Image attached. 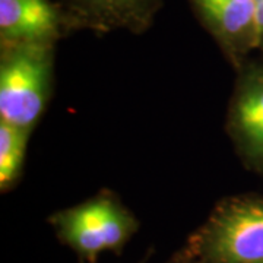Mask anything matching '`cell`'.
Segmentation results:
<instances>
[{"label":"cell","mask_w":263,"mask_h":263,"mask_svg":"<svg viewBox=\"0 0 263 263\" xmlns=\"http://www.w3.org/2000/svg\"><path fill=\"white\" fill-rule=\"evenodd\" d=\"M31 133L0 120V190L3 193L19 183Z\"/></svg>","instance_id":"ba28073f"},{"label":"cell","mask_w":263,"mask_h":263,"mask_svg":"<svg viewBox=\"0 0 263 263\" xmlns=\"http://www.w3.org/2000/svg\"><path fill=\"white\" fill-rule=\"evenodd\" d=\"M253 9L257 32V50L263 53V0H253Z\"/></svg>","instance_id":"9c48e42d"},{"label":"cell","mask_w":263,"mask_h":263,"mask_svg":"<svg viewBox=\"0 0 263 263\" xmlns=\"http://www.w3.org/2000/svg\"><path fill=\"white\" fill-rule=\"evenodd\" d=\"M196 19L238 70L257 50L253 0H189Z\"/></svg>","instance_id":"5b68a950"},{"label":"cell","mask_w":263,"mask_h":263,"mask_svg":"<svg viewBox=\"0 0 263 263\" xmlns=\"http://www.w3.org/2000/svg\"><path fill=\"white\" fill-rule=\"evenodd\" d=\"M67 34L91 31L97 37L126 29L143 34L152 27L164 0H57Z\"/></svg>","instance_id":"8992f818"},{"label":"cell","mask_w":263,"mask_h":263,"mask_svg":"<svg viewBox=\"0 0 263 263\" xmlns=\"http://www.w3.org/2000/svg\"><path fill=\"white\" fill-rule=\"evenodd\" d=\"M187 250L203 263H263V196L222 199Z\"/></svg>","instance_id":"7a4b0ae2"},{"label":"cell","mask_w":263,"mask_h":263,"mask_svg":"<svg viewBox=\"0 0 263 263\" xmlns=\"http://www.w3.org/2000/svg\"><path fill=\"white\" fill-rule=\"evenodd\" d=\"M168 263H203V262H200L197 257H195V256H193V254L190 253L187 249H186L184 252H181V253H179L177 256H174Z\"/></svg>","instance_id":"30bf717a"},{"label":"cell","mask_w":263,"mask_h":263,"mask_svg":"<svg viewBox=\"0 0 263 263\" xmlns=\"http://www.w3.org/2000/svg\"><path fill=\"white\" fill-rule=\"evenodd\" d=\"M235 72L227 135L246 168L263 176V60L250 59Z\"/></svg>","instance_id":"277c9868"},{"label":"cell","mask_w":263,"mask_h":263,"mask_svg":"<svg viewBox=\"0 0 263 263\" xmlns=\"http://www.w3.org/2000/svg\"><path fill=\"white\" fill-rule=\"evenodd\" d=\"M56 44L0 43V120L32 132L53 95Z\"/></svg>","instance_id":"6da1fadb"},{"label":"cell","mask_w":263,"mask_h":263,"mask_svg":"<svg viewBox=\"0 0 263 263\" xmlns=\"http://www.w3.org/2000/svg\"><path fill=\"white\" fill-rule=\"evenodd\" d=\"M59 240L82 263H95L104 252L120 254L139 228L132 214L111 190H101L75 206L50 216Z\"/></svg>","instance_id":"3957f363"},{"label":"cell","mask_w":263,"mask_h":263,"mask_svg":"<svg viewBox=\"0 0 263 263\" xmlns=\"http://www.w3.org/2000/svg\"><path fill=\"white\" fill-rule=\"evenodd\" d=\"M66 35L59 2L0 0V43L56 44Z\"/></svg>","instance_id":"52a82bcc"}]
</instances>
